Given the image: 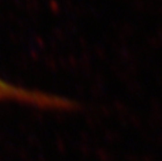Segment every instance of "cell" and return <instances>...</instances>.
<instances>
[{"label": "cell", "instance_id": "obj_1", "mask_svg": "<svg viewBox=\"0 0 162 161\" xmlns=\"http://www.w3.org/2000/svg\"><path fill=\"white\" fill-rule=\"evenodd\" d=\"M0 103H17L33 108L60 112H73L80 107L68 97L28 89L0 79Z\"/></svg>", "mask_w": 162, "mask_h": 161}]
</instances>
